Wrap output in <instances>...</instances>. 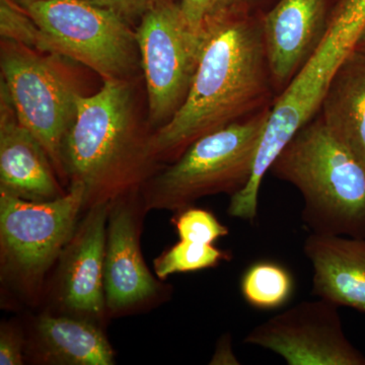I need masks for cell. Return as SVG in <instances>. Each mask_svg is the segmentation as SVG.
Listing matches in <instances>:
<instances>
[{"label":"cell","instance_id":"16","mask_svg":"<svg viewBox=\"0 0 365 365\" xmlns=\"http://www.w3.org/2000/svg\"><path fill=\"white\" fill-rule=\"evenodd\" d=\"M319 116L329 132L365 167V55L353 50L342 62Z\"/></svg>","mask_w":365,"mask_h":365},{"label":"cell","instance_id":"18","mask_svg":"<svg viewBox=\"0 0 365 365\" xmlns=\"http://www.w3.org/2000/svg\"><path fill=\"white\" fill-rule=\"evenodd\" d=\"M294 290L292 273L275 262H257L242 276V297L255 309H279L288 302Z\"/></svg>","mask_w":365,"mask_h":365},{"label":"cell","instance_id":"20","mask_svg":"<svg viewBox=\"0 0 365 365\" xmlns=\"http://www.w3.org/2000/svg\"><path fill=\"white\" fill-rule=\"evenodd\" d=\"M173 222L182 241L215 244L220 237L230 234V230L210 211L192 206L179 211Z\"/></svg>","mask_w":365,"mask_h":365},{"label":"cell","instance_id":"10","mask_svg":"<svg viewBox=\"0 0 365 365\" xmlns=\"http://www.w3.org/2000/svg\"><path fill=\"white\" fill-rule=\"evenodd\" d=\"M338 307L322 299L299 302L255 327L244 343L275 353L288 365H365Z\"/></svg>","mask_w":365,"mask_h":365},{"label":"cell","instance_id":"23","mask_svg":"<svg viewBox=\"0 0 365 365\" xmlns=\"http://www.w3.org/2000/svg\"><path fill=\"white\" fill-rule=\"evenodd\" d=\"M23 364V340L20 334L11 327H2L0 331V364Z\"/></svg>","mask_w":365,"mask_h":365},{"label":"cell","instance_id":"4","mask_svg":"<svg viewBox=\"0 0 365 365\" xmlns=\"http://www.w3.org/2000/svg\"><path fill=\"white\" fill-rule=\"evenodd\" d=\"M364 23L365 0H338L325 39L274 100L248 184L230 196V217L255 222L264 177L292 137L318 116L331 81L355 50Z\"/></svg>","mask_w":365,"mask_h":365},{"label":"cell","instance_id":"13","mask_svg":"<svg viewBox=\"0 0 365 365\" xmlns=\"http://www.w3.org/2000/svg\"><path fill=\"white\" fill-rule=\"evenodd\" d=\"M40 141L21 123L9 91L0 88V191L29 201H48L66 194Z\"/></svg>","mask_w":365,"mask_h":365},{"label":"cell","instance_id":"3","mask_svg":"<svg viewBox=\"0 0 365 365\" xmlns=\"http://www.w3.org/2000/svg\"><path fill=\"white\" fill-rule=\"evenodd\" d=\"M269 172L302 194L313 234L365 237V167L319 115L287 143Z\"/></svg>","mask_w":365,"mask_h":365},{"label":"cell","instance_id":"5","mask_svg":"<svg viewBox=\"0 0 365 365\" xmlns=\"http://www.w3.org/2000/svg\"><path fill=\"white\" fill-rule=\"evenodd\" d=\"M271 107L194 141L151 180L143 207L179 212L203 197L232 196L244 189L253 172Z\"/></svg>","mask_w":365,"mask_h":365},{"label":"cell","instance_id":"21","mask_svg":"<svg viewBox=\"0 0 365 365\" xmlns=\"http://www.w3.org/2000/svg\"><path fill=\"white\" fill-rule=\"evenodd\" d=\"M0 35L2 39L14 44L35 49L39 47V26L14 0H0Z\"/></svg>","mask_w":365,"mask_h":365},{"label":"cell","instance_id":"2","mask_svg":"<svg viewBox=\"0 0 365 365\" xmlns=\"http://www.w3.org/2000/svg\"><path fill=\"white\" fill-rule=\"evenodd\" d=\"M132 113L127 81H104L98 93L78 95L62 163L69 181L85 187V209L123 197L143 179L145 163L155 158L150 139L137 134Z\"/></svg>","mask_w":365,"mask_h":365},{"label":"cell","instance_id":"9","mask_svg":"<svg viewBox=\"0 0 365 365\" xmlns=\"http://www.w3.org/2000/svg\"><path fill=\"white\" fill-rule=\"evenodd\" d=\"M11 44L2 51L1 83L21 123L42 144L56 174L66 177L62 150L76 121L79 93L49 61Z\"/></svg>","mask_w":365,"mask_h":365},{"label":"cell","instance_id":"22","mask_svg":"<svg viewBox=\"0 0 365 365\" xmlns=\"http://www.w3.org/2000/svg\"><path fill=\"white\" fill-rule=\"evenodd\" d=\"M234 1L237 0H181L180 4L190 25L197 31H203L218 9Z\"/></svg>","mask_w":365,"mask_h":365},{"label":"cell","instance_id":"24","mask_svg":"<svg viewBox=\"0 0 365 365\" xmlns=\"http://www.w3.org/2000/svg\"><path fill=\"white\" fill-rule=\"evenodd\" d=\"M98 6L110 9L127 21L143 18L144 13L155 0H88Z\"/></svg>","mask_w":365,"mask_h":365},{"label":"cell","instance_id":"19","mask_svg":"<svg viewBox=\"0 0 365 365\" xmlns=\"http://www.w3.org/2000/svg\"><path fill=\"white\" fill-rule=\"evenodd\" d=\"M232 254L213 244L180 241L153 261V268L160 280L173 274L196 272L215 268L223 261L230 260Z\"/></svg>","mask_w":365,"mask_h":365},{"label":"cell","instance_id":"25","mask_svg":"<svg viewBox=\"0 0 365 365\" xmlns=\"http://www.w3.org/2000/svg\"><path fill=\"white\" fill-rule=\"evenodd\" d=\"M209 364L211 365H239L240 361L232 350V337L225 335L218 341L215 354Z\"/></svg>","mask_w":365,"mask_h":365},{"label":"cell","instance_id":"8","mask_svg":"<svg viewBox=\"0 0 365 365\" xmlns=\"http://www.w3.org/2000/svg\"><path fill=\"white\" fill-rule=\"evenodd\" d=\"M135 37L148 90V116L160 128L188 96L207 29L197 31L190 25L181 4L155 0L141 18Z\"/></svg>","mask_w":365,"mask_h":365},{"label":"cell","instance_id":"11","mask_svg":"<svg viewBox=\"0 0 365 365\" xmlns=\"http://www.w3.org/2000/svg\"><path fill=\"white\" fill-rule=\"evenodd\" d=\"M337 1L278 0L264 11L262 33L276 97L325 39Z\"/></svg>","mask_w":365,"mask_h":365},{"label":"cell","instance_id":"7","mask_svg":"<svg viewBox=\"0 0 365 365\" xmlns=\"http://www.w3.org/2000/svg\"><path fill=\"white\" fill-rule=\"evenodd\" d=\"M86 189L71 182L68 191L48 201H29L0 191L2 273L23 292H36L76 232L85 209Z\"/></svg>","mask_w":365,"mask_h":365},{"label":"cell","instance_id":"1","mask_svg":"<svg viewBox=\"0 0 365 365\" xmlns=\"http://www.w3.org/2000/svg\"><path fill=\"white\" fill-rule=\"evenodd\" d=\"M263 14L237 0L209 19L188 96L150 138L153 158L176 160L200 137L272 106L276 96L262 33Z\"/></svg>","mask_w":365,"mask_h":365},{"label":"cell","instance_id":"28","mask_svg":"<svg viewBox=\"0 0 365 365\" xmlns=\"http://www.w3.org/2000/svg\"><path fill=\"white\" fill-rule=\"evenodd\" d=\"M14 1L18 2L20 6H24V4H31V2L42 1V0H14Z\"/></svg>","mask_w":365,"mask_h":365},{"label":"cell","instance_id":"12","mask_svg":"<svg viewBox=\"0 0 365 365\" xmlns=\"http://www.w3.org/2000/svg\"><path fill=\"white\" fill-rule=\"evenodd\" d=\"M110 203L88 209L61 255L60 302L71 313L91 319L102 316L107 307L104 266Z\"/></svg>","mask_w":365,"mask_h":365},{"label":"cell","instance_id":"15","mask_svg":"<svg viewBox=\"0 0 365 365\" xmlns=\"http://www.w3.org/2000/svg\"><path fill=\"white\" fill-rule=\"evenodd\" d=\"M304 253L313 267V294L365 314V237L311 232Z\"/></svg>","mask_w":365,"mask_h":365},{"label":"cell","instance_id":"17","mask_svg":"<svg viewBox=\"0 0 365 365\" xmlns=\"http://www.w3.org/2000/svg\"><path fill=\"white\" fill-rule=\"evenodd\" d=\"M41 356L48 364L112 365L115 354L102 331L86 319L42 314L36 325Z\"/></svg>","mask_w":365,"mask_h":365},{"label":"cell","instance_id":"14","mask_svg":"<svg viewBox=\"0 0 365 365\" xmlns=\"http://www.w3.org/2000/svg\"><path fill=\"white\" fill-rule=\"evenodd\" d=\"M106 306L120 311L157 294L155 279L141 254L135 209L124 197L110 203L104 266Z\"/></svg>","mask_w":365,"mask_h":365},{"label":"cell","instance_id":"26","mask_svg":"<svg viewBox=\"0 0 365 365\" xmlns=\"http://www.w3.org/2000/svg\"><path fill=\"white\" fill-rule=\"evenodd\" d=\"M355 50L365 55V23L364 26H362L361 32L359 34L356 45H355Z\"/></svg>","mask_w":365,"mask_h":365},{"label":"cell","instance_id":"6","mask_svg":"<svg viewBox=\"0 0 365 365\" xmlns=\"http://www.w3.org/2000/svg\"><path fill=\"white\" fill-rule=\"evenodd\" d=\"M39 26L38 50L76 60L103 81H127L140 61L135 32L119 14L88 0H42L21 6Z\"/></svg>","mask_w":365,"mask_h":365},{"label":"cell","instance_id":"27","mask_svg":"<svg viewBox=\"0 0 365 365\" xmlns=\"http://www.w3.org/2000/svg\"><path fill=\"white\" fill-rule=\"evenodd\" d=\"M242 1L248 4L249 6L253 7L255 9L264 11L263 6L268 4L269 1H271V0H242Z\"/></svg>","mask_w":365,"mask_h":365}]
</instances>
